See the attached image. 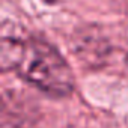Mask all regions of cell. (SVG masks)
I'll return each instance as SVG.
<instances>
[{"mask_svg": "<svg viewBox=\"0 0 128 128\" xmlns=\"http://www.w3.org/2000/svg\"><path fill=\"white\" fill-rule=\"evenodd\" d=\"M2 66L14 68L27 83L51 96H66L74 89V74L63 56L48 42L32 38L2 41Z\"/></svg>", "mask_w": 128, "mask_h": 128, "instance_id": "6da1fadb", "label": "cell"}, {"mask_svg": "<svg viewBox=\"0 0 128 128\" xmlns=\"http://www.w3.org/2000/svg\"><path fill=\"white\" fill-rule=\"evenodd\" d=\"M45 2H50V3H54V2H57V0H45Z\"/></svg>", "mask_w": 128, "mask_h": 128, "instance_id": "7a4b0ae2", "label": "cell"}]
</instances>
